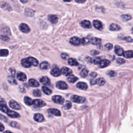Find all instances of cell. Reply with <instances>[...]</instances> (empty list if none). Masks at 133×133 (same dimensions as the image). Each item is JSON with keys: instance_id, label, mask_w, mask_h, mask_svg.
I'll return each instance as SVG.
<instances>
[{"instance_id": "1", "label": "cell", "mask_w": 133, "mask_h": 133, "mask_svg": "<svg viewBox=\"0 0 133 133\" xmlns=\"http://www.w3.org/2000/svg\"><path fill=\"white\" fill-rule=\"evenodd\" d=\"M21 64L22 66L25 68H30L31 66H37L39 65V61L35 58L32 57H29L22 59Z\"/></svg>"}, {"instance_id": "2", "label": "cell", "mask_w": 133, "mask_h": 133, "mask_svg": "<svg viewBox=\"0 0 133 133\" xmlns=\"http://www.w3.org/2000/svg\"><path fill=\"white\" fill-rule=\"evenodd\" d=\"M71 101L73 103H78V104H82L85 102L86 100L84 97L79 96L78 95H73L71 97Z\"/></svg>"}, {"instance_id": "3", "label": "cell", "mask_w": 133, "mask_h": 133, "mask_svg": "<svg viewBox=\"0 0 133 133\" xmlns=\"http://www.w3.org/2000/svg\"><path fill=\"white\" fill-rule=\"evenodd\" d=\"M70 43L74 46H79L81 44V39L77 36H74L70 40Z\"/></svg>"}, {"instance_id": "4", "label": "cell", "mask_w": 133, "mask_h": 133, "mask_svg": "<svg viewBox=\"0 0 133 133\" xmlns=\"http://www.w3.org/2000/svg\"><path fill=\"white\" fill-rule=\"evenodd\" d=\"M52 100L56 104L61 105L64 104L65 99L59 95H55L52 97Z\"/></svg>"}, {"instance_id": "5", "label": "cell", "mask_w": 133, "mask_h": 133, "mask_svg": "<svg viewBox=\"0 0 133 133\" xmlns=\"http://www.w3.org/2000/svg\"><path fill=\"white\" fill-rule=\"evenodd\" d=\"M56 87L59 90H67L68 88V86L66 83L64 81H58L56 83Z\"/></svg>"}, {"instance_id": "6", "label": "cell", "mask_w": 133, "mask_h": 133, "mask_svg": "<svg viewBox=\"0 0 133 133\" xmlns=\"http://www.w3.org/2000/svg\"><path fill=\"white\" fill-rule=\"evenodd\" d=\"M20 30L21 32L24 33H28L30 31V27L28 26V25L26 23H21L19 25V27Z\"/></svg>"}, {"instance_id": "7", "label": "cell", "mask_w": 133, "mask_h": 133, "mask_svg": "<svg viewBox=\"0 0 133 133\" xmlns=\"http://www.w3.org/2000/svg\"><path fill=\"white\" fill-rule=\"evenodd\" d=\"M93 24L94 27L98 30H101L104 28L103 23L98 20H94L93 22Z\"/></svg>"}, {"instance_id": "8", "label": "cell", "mask_w": 133, "mask_h": 133, "mask_svg": "<svg viewBox=\"0 0 133 133\" xmlns=\"http://www.w3.org/2000/svg\"><path fill=\"white\" fill-rule=\"evenodd\" d=\"M9 105L10 108L15 110H20L21 109L20 105H19L16 101L13 100H11L9 101Z\"/></svg>"}, {"instance_id": "9", "label": "cell", "mask_w": 133, "mask_h": 133, "mask_svg": "<svg viewBox=\"0 0 133 133\" xmlns=\"http://www.w3.org/2000/svg\"><path fill=\"white\" fill-rule=\"evenodd\" d=\"M33 105L36 107H43L46 105V104L44 101L37 99L33 100Z\"/></svg>"}, {"instance_id": "10", "label": "cell", "mask_w": 133, "mask_h": 133, "mask_svg": "<svg viewBox=\"0 0 133 133\" xmlns=\"http://www.w3.org/2000/svg\"><path fill=\"white\" fill-rule=\"evenodd\" d=\"M50 74L55 77H57L61 75L62 72L58 68H54L51 71H50Z\"/></svg>"}, {"instance_id": "11", "label": "cell", "mask_w": 133, "mask_h": 133, "mask_svg": "<svg viewBox=\"0 0 133 133\" xmlns=\"http://www.w3.org/2000/svg\"><path fill=\"white\" fill-rule=\"evenodd\" d=\"M81 26L85 29H90L92 27V24L90 21L87 20H84L82 21L80 23Z\"/></svg>"}, {"instance_id": "12", "label": "cell", "mask_w": 133, "mask_h": 133, "mask_svg": "<svg viewBox=\"0 0 133 133\" xmlns=\"http://www.w3.org/2000/svg\"><path fill=\"white\" fill-rule=\"evenodd\" d=\"M33 118L35 121L37 122H42L44 121V116L40 113H35Z\"/></svg>"}, {"instance_id": "13", "label": "cell", "mask_w": 133, "mask_h": 133, "mask_svg": "<svg viewBox=\"0 0 133 133\" xmlns=\"http://www.w3.org/2000/svg\"><path fill=\"white\" fill-rule=\"evenodd\" d=\"M61 72L63 75H64L65 76H68L69 75H70L72 73V71L70 69H69V68L64 67H62L61 70Z\"/></svg>"}, {"instance_id": "14", "label": "cell", "mask_w": 133, "mask_h": 133, "mask_svg": "<svg viewBox=\"0 0 133 133\" xmlns=\"http://www.w3.org/2000/svg\"><path fill=\"white\" fill-rule=\"evenodd\" d=\"M115 52L118 56H122L124 53L123 49L119 45H116L115 47Z\"/></svg>"}, {"instance_id": "15", "label": "cell", "mask_w": 133, "mask_h": 133, "mask_svg": "<svg viewBox=\"0 0 133 133\" xmlns=\"http://www.w3.org/2000/svg\"><path fill=\"white\" fill-rule=\"evenodd\" d=\"M48 19L49 21L54 24H56L57 23L58 20V17L57 16L55 15H48Z\"/></svg>"}, {"instance_id": "16", "label": "cell", "mask_w": 133, "mask_h": 133, "mask_svg": "<svg viewBox=\"0 0 133 133\" xmlns=\"http://www.w3.org/2000/svg\"><path fill=\"white\" fill-rule=\"evenodd\" d=\"M40 83L44 85H49L50 84V81L47 77H43L40 79Z\"/></svg>"}, {"instance_id": "17", "label": "cell", "mask_w": 133, "mask_h": 133, "mask_svg": "<svg viewBox=\"0 0 133 133\" xmlns=\"http://www.w3.org/2000/svg\"><path fill=\"white\" fill-rule=\"evenodd\" d=\"M77 87L79 88V89L81 90H86L88 88V86L87 85L84 83V82H80L79 83H78L76 85Z\"/></svg>"}, {"instance_id": "18", "label": "cell", "mask_w": 133, "mask_h": 133, "mask_svg": "<svg viewBox=\"0 0 133 133\" xmlns=\"http://www.w3.org/2000/svg\"><path fill=\"white\" fill-rule=\"evenodd\" d=\"M48 113L52 114V115H54L55 116H57V117L61 116L60 111L57 109H49L48 110Z\"/></svg>"}, {"instance_id": "19", "label": "cell", "mask_w": 133, "mask_h": 133, "mask_svg": "<svg viewBox=\"0 0 133 133\" xmlns=\"http://www.w3.org/2000/svg\"><path fill=\"white\" fill-rule=\"evenodd\" d=\"M17 78L20 81H25L27 80L26 75L22 72H18L17 74Z\"/></svg>"}, {"instance_id": "20", "label": "cell", "mask_w": 133, "mask_h": 133, "mask_svg": "<svg viewBox=\"0 0 133 133\" xmlns=\"http://www.w3.org/2000/svg\"><path fill=\"white\" fill-rule=\"evenodd\" d=\"M29 84L30 86L33 87H37L38 86H39L40 85L39 82H38L36 80L33 79H31L29 80Z\"/></svg>"}, {"instance_id": "21", "label": "cell", "mask_w": 133, "mask_h": 133, "mask_svg": "<svg viewBox=\"0 0 133 133\" xmlns=\"http://www.w3.org/2000/svg\"><path fill=\"white\" fill-rule=\"evenodd\" d=\"M7 115L10 118H18L20 117V115H19V113L16 112L15 111H11V110H9L8 112L6 113Z\"/></svg>"}, {"instance_id": "22", "label": "cell", "mask_w": 133, "mask_h": 133, "mask_svg": "<svg viewBox=\"0 0 133 133\" xmlns=\"http://www.w3.org/2000/svg\"><path fill=\"white\" fill-rule=\"evenodd\" d=\"M110 62L108 60H107V59L103 60L101 61L100 63L99 64V67L100 68H105L107 66H108L110 64Z\"/></svg>"}, {"instance_id": "23", "label": "cell", "mask_w": 133, "mask_h": 133, "mask_svg": "<svg viewBox=\"0 0 133 133\" xmlns=\"http://www.w3.org/2000/svg\"><path fill=\"white\" fill-rule=\"evenodd\" d=\"M68 63L69 65L72 66H77L79 65V63L77 60L73 58H69L68 60Z\"/></svg>"}, {"instance_id": "24", "label": "cell", "mask_w": 133, "mask_h": 133, "mask_svg": "<svg viewBox=\"0 0 133 133\" xmlns=\"http://www.w3.org/2000/svg\"><path fill=\"white\" fill-rule=\"evenodd\" d=\"M123 56L126 58H133V50H128L125 51L123 53Z\"/></svg>"}, {"instance_id": "25", "label": "cell", "mask_w": 133, "mask_h": 133, "mask_svg": "<svg viewBox=\"0 0 133 133\" xmlns=\"http://www.w3.org/2000/svg\"><path fill=\"white\" fill-rule=\"evenodd\" d=\"M1 8L7 11H10L11 10L10 6L7 3L4 2H1Z\"/></svg>"}, {"instance_id": "26", "label": "cell", "mask_w": 133, "mask_h": 133, "mask_svg": "<svg viewBox=\"0 0 133 133\" xmlns=\"http://www.w3.org/2000/svg\"><path fill=\"white\" fill-rule=\"evenodd\" d=\"M109 29L111 31H119L121 29V27L116 23H112L110 24Z\"/></svg>"}, {"instance_id": "27", "label": "cell", "mask_w": 133, "mask_h": 133, "mask_svg": "<svg viewBox=\"0 0 133 133\" xmlns=\"http://www.w3.org/2000/svg\"><path fill=\"white\" fill-rule=\"evenodd\" d=\"M78 79H79L78 78H77V77H75V76H74L73 75H69L67 78L68 81L69 82V83H75L76 81L78 80Z\"/></svg>"}, {"instance_id": "28", "label": "cell", "mask_w": 133, "mask_h": 133, "mask_svg": "<svg viewBox=\"0 0 133 133\" xmlns=\"http://www.w3.org/2000/svg\"><path fill=\"white\" fill-rule=\"evenodd\" d=\"M90 43L93 45H98L101 43V39L97 37H92L90 39Z\"/></svg>"}, {"instance_id": "29", "label": "cell", "mask_w": 133, "mask_h": 133, "mask_svg": "<svg viewBox=\"0 0 133 133\" xmlns=\"http://www.w3.org/2000/svg\"><path fill=\"white\" fill-rule=\"evenodd\" d=\"M95 83L99 86H103L106 83V80L103 78H99L95 80Z\"/></svg>"}, {"instance_id": "30", "label": "cell", "mask_w": 133, "mask_h": 133, "mask_svg": "<svg viewBox=\"0 0 133 133\" xmlns=\"http://www.w3.org/2000/svg\"><path fill=\"white\" fill-rule=\"evenodd\" d=\"M40 67L41 69L43 70H48L49 67V64L46 61H43L41 63V64L40 65Z\"/></svg>"}, {"instance_id": "31", "label": "cell", "mask_w": 133, "mask_h": 133, "mask_svg": "<svg viewBox=\"0 0 133 133\" xmlns=\"http://www.w3.org/2000/svg\"><path fill=\"white\" fill-rule=\"evenodd\" d=\"M24 102L28 106H31L33 105V101L32 100V99H31L29 97H24Z\"/></svg>"}, {"instance_id": "32", "label": "cell", "mask_w": 133, "mask_h": 133, "mask_svg": "<svg viewBox=\"0 0 133 133\" xmlns=\"http://www.w3.org/2000/svg\"><path fill=\"white\" fill-rule=\"evenodd\" d=\"M42 91L44 94L47 95H49L51 94L52 93V90H50L49 88L46 86H43L42 87Z\"/></svg>"}, {"instance_id": "33", "label": "cell", "mask_w": 133, "mask_h": 133, "mask_svg": "<svg viewBox=\"0 0 133 133\" xmlns=\"http://www.w3.org/2000/svg\"><path fill=\"white\" fill-rule=\"evenodd\" d=\"M8 80L11 84H13V85L17 84V82L15 78L14 77V76H10V77L8 78Z\"/></svg>"}, {"instance_id": "34", "label": "cell", "mask_w": 133, "mask_h": 133, "mask_svg": "<svg viewBox=\"0 0 133 133\" xmlns=\"http://www.w3.org/2000/svg\"><path fill=\"white\" fill-rule=\"evenodd\" d=\"M0 54H1V57H6L9 54V52L7 49H2L1 50L0 52Z\"/></svg>"}, {"instance_id": "35", "label": "cell", "mask_w": 133, "mask_h": 133, "mask_svg": "<svg viewBox=\"0 0 133 133\" xmlns=\"http://www.w3.org/2000/svg\"><path fill=\"white\" fill-rule=\"evenodd\" d=\"M88 73V70L86 69H82V70L80 72V75L82 78H85L86 77V76L87 75Z\"/></svg>"}, {"instance_id": "36", "label": "cell", "mask_w": 133, "mask_h": 133, "mask_svg": "<svg viewBox=\"0 0 133 133\" xmlns=\"http://www.w3.org/2000/svg\"><path fill=\"white\" fill-rule=\"evenodd\" d=\"M121 18L123 21H128L132 19V17L129 15H123L121 16Z\"/></svg>"}, {"instance_id": "37", "label": "cell", "mask_w": 133, "mask_h": 133, "mask_svg": "<svg viewBox=\"0 0 133 133\" xmlns=\"http://www.w3.org/2000/svg\"><path fill=\"white\" fill-rule=\"evenodd\" d=\"M90 43V40L87 37H83L81 39V44L82 45H87Z\"/></svg>"}, {"instance_id": "38", "label": "cell", "mask_w": 133, "mask_h": 133, "mask_svg": "<svg viewBox=\"0 0 133 133\" xmlns=\"http://www.w3.org/2000/svg\"><path fill=\"white\" fill-rule=\"evenodd\" d=\"M101 61V58L99 57H96L93 58V61L95 65H99Z\"/></svg>"}, {"instance_id": "39", "label": "cell", "mask_w": 133, "mask_h": 133, "mask_svg": "<svg viewBox=\"0 0 133 133\" xmlns=\"http://www.w3.org/2000/svg\"><path fill=\"white\" fill-rule=\"evenodd\" d=\"M34 11L31 9L27 8L26 10H25V13H26V14L28 16H32L34 14Z\"/></svg>"}, {"instance_id": "40", "label": "cell", "mask_w": 133, "mask_h": 133, "mask_svg": "<svg viewBox=\"0 0 133 133\" xmlns=\"http://www.w3.org/2000/svg\"><path fill=\"white\" fill-rule=\"evenodd\" d=\"M33 95L35 97H40L41 96V92L39 90H34L33 91Z\"/></svg>"}, {"instance_id": "41", "label": "cell", "mask_w": 133, "mask_h": 133, "mask_svg": "<svg viewBox=\"0 0 133 133\" xmlns=\"http://www.w3.org/2000/svg\"><path fill=\"white\" fill-rule=\"evenodd\" d=\"M72 107V104L69 101H67L66 102V104L65 105V109L67 110H69Z\"/></svg>"}, {"instance_id": "42", "label": "cell", "mask_w": 133, "mask_h": 133, "mask_svg": "<svg viewBox=\"0 0 133 133\" xmlns=\"http://www.w3.org/2000/svg\"><path fill=\"white\" fill-rule=\"evenodd\" d=\"M69 55L65 53H62L61 54V57L62 59H64V60H67L69 58Z\"/></svg>"}, {"instance_id": "43", "label": "cell", "mask_w": 133, "mask_h": 133, "mask_svg": "<svg viewBox=\"0 0 133 133\" xmlns=\"http://www.w3.org/2000/svg\"><path fill=\"white\" fill-rule=\"evenodd\" d=\"M117 62L118 63V64L120 65H122L125 62V60L124 59H123V58H118L117 59Z\"/></svg>"}, {"instance_id": "44", "label": "cell", "mask_w": 133, "mask_h": 133, "mask_svg": "<svg viewBox=\"0 0 133 133\" xmlns=\"http://www.w3.org/2000/svg\"><path fill=\"white\" fill-rule=\"evenodd\" d=\"M105 48L108 50H111L113 48V45L111 43H108L105 45Z\"/></svg>"}, {"instance_id": "45", "label": "cell", "mask_w": 133, "mask_h": 133, "mask_svg": "<svg viewBox=\"0 0 133 133\" xmlns=\"http://www.w3.org/2000/svg\"><path fill=\"white\" fill-rule=\"evenodd\" d=\"M1 39L2 40L4 41H8L9 40V38L8 36L7 35H1Z\"/></svg>"}, {"instance_id": "46", "label": "cell", "mask_w": 133, "mask_h": 133, "mask_svg": "<svg viewBox=\"0 0 133 133\" xmlns=\"http://www.w3.org/2000/svg\"><path fill=\"white\" fill-rule=\"evenodd\" d=\"M108 75L110 76L111 77H115L117 75V73L114 71H110L108 73Z\"/></svg>"}, {"instance_id": "47", "label": "cell", "mask_w": 133, "mask_h": 133, "mask_svg": "<svg viewBox=\"0 0 133 133\" xmlns=\"http://www.w3.org/2000/svg\"><path fill=\"white\" fill-rule=\"evenodd\" d=\"M10 125L12 126V127L15 128H19V124L16 122H11L10 123Z\"/></svg>"}, {"instance_id": "48", "label": "cell", "mask_w": 133, "mask_h": 133, "mask_svg": "<svg viewBox=\"0 0 133 133\" xmlns=\"http://www.w3.org/2000/svg\"><path fill=\"white\" fill-rule=\"evenodd\" d=\"M90 52H91V54L93 56H96L99 54V52L96 50H92Z\"/></svg>"}, {"instance_id": "49", "label": "cell", "mask_w": 133, "mask_h": 133, "mask_svg": "<svg viewBox=\"0 0 133 133\" xmlns=\"http://www.w3.org/2000/svg\"><path fill=\"white\" fill-rule=\"evenodd\" d=\"M123 40H125L126 41H127L128 42H132L133 41V40L132 39V38L130 36H127V37H125Z\"/></svg>"}, {"instance_id": "50", "label": "cell", "mask_w": 133, "mask_h": 133, "mask_svg": "<svg viewBox=\"0 0 133 133\" xmlns=\"http://www.w3.org/2000/svg\"><path fill=\"white\" fill-rule=\"evenodd\" d=\"M85 60L87 63H88V64H92V63L93 62L92 59L91 57H86Z\"/></svg>"}, {"instance_id": "51", "label": "cell", "mask_w": 133, "mask_h": 133, "mask_svg": "<svg viewBox=\"0 0 133 133\" xmlns=\"http://www.w3.org/2000/svg\"><path fill=\"white\" fill-rule=\"evenodd\" d=\"M90 76L93 78H95L97 76V74L96 73V72H91V74H90Z\"/></svg>"}, {"instance_id": "52", "label": "cell", "mask_w": 133, "mask_h": 133, "mask_svg": "<svg viewBox=\"0 0 133 133\" xmlns=\"http://www.w3.org/2000/svg\"><path fill=\"white\" fill-rule=\"evenodd\" d=\"M86 1L87 0H75V1L78 3H85Z\"/></svg>"}, {"instance_id": "53", "label": "cell", "mask_w": 133, "mask_h": 133, "mask_svg": "<svg viewBox=\"0 0 133 133\" xmlns=\"http://www.w3.org/2000/svg\"><path fill=\"white\" fill-rule=\"evenodd\" d=\"M29 0H20V1L22 3H27V2H29Z\"/></svg>"}, {"instance_id": "54", "label": "cell", "mask_w": 133, "mask_h": 133, "mask_svg": "<svg viewBox=\"0 0 133 133\" xmlns=\"http://www.w3.org/2000/svg\"><path fill=\"white\" fill-rule=\"evenodd\" d=\"M4 126H3V124L2 123H1V132H3V131H4Z\"/></svg>"}, {"instance_id": "55", "label": "cell", "mask_w": 133, "mask_h": 133, "mask_svg": "<svg viewBox=\"0 0 133 133\" xmlns=\"http://www.w3.org/2000/svg\"><path fill=\"white\" fill-rule=\"evenodd\" d=\"M63 1L66 2H71V0H63Z\"/></svg>"}, {"instance_id": "56", "label": "cell", "mask_w": 133, "mask_h": 133, "mask_svg": "<svg viewBox=\"0 0 133 133\" xmlns=\"http://www.w3.org/2000/svg\"><path fill=\"white\" fill-rule=\"evenodd\" d=\"M4 133H12L11 132H10V131H6Z\"/></svg>"}, {"instance_id": "57", "label": "cell", "mask_w": 133, "mask_h": 133, "mask_svg": "<svg viewBox=\"0 0 133 133\" xmlns=\"http://www.w3.org/2000/svg\"><path fill=\"white\" fill-rule=\"evenodd\" d=\"M132 32L133 33V28H132Z\"/></svg>"}]
</instances>
